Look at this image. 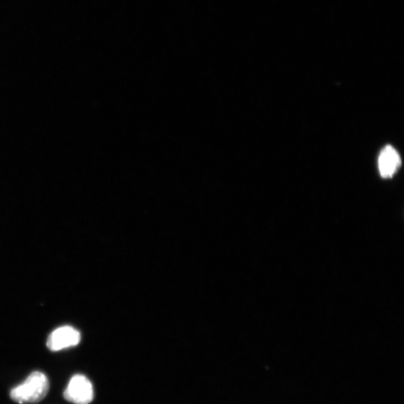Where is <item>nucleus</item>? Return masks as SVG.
<instances>
[{
  "label": "nucleus",
  "mask_w": 404,
  "mask_h": 404,
  "mask_svg": "<svg viewBox=\"0 0 404 404\" xmlns=\"http://www.w3.org/2000/svg\"><path fill=\"white\" fill-rule=\"evenodd\" d=\"M81 340L78 330L70 326L56 329L48 337L47 345L51 351L56 352L77 346Z\"/></svg>",
  "instance_id": "nucleus-3"
},
{
  "label": "nucleus",
  "mask_w": 404,
  "mask_h": 404,
  "mask_svg": "<svg viewBox=\"0 0 404 404\" xmlns=\"http://www.w3.org/2000/svg\"><path fill=\"white\" fill-rule=\"evenodd\" d=\"M401 166L399 153L391 145H387L378 160L379 173L383 179H390Z\"/></svg>",
  "instance_id": "nucleus-4"
},
{
  "label": "nucleus",
  "mask_w": 404,
  "mask_h": 404,
  "mask_svg": "<svg viewBox=\"0 0 404 404\" xmlns=\"http://www.w3.org/2000/svg\"><path fill=\"white\" fill-rule=\"evenodd\" d=\"M49 390L50 383L46 375L35 371L21 385L12 390L10 397L20 404L36 403L42 401Z\"/></svg>",
  "instance_id": "nucleus-1"
},
{
  "label": "nucleus",
  "mask_w": 404,
  "mask_h": 404,
  "mask_svg": "<svg viewBox=\"0 0 404 404\" xmlns=\"http://www.w3.org/2000/svg\"><path fill=\"white\" fill-rule=\"evenodd\" d=\"M64 397L75 404L90 403L94 399L92 384L86 377L77 375L71 378Z\"/></svg>",
  "instance_id": "nucleus-2"
}]
</instances>
